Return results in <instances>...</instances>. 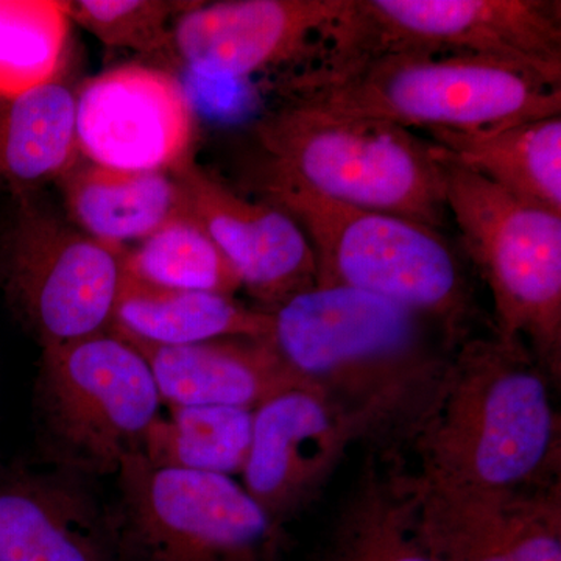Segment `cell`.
<instances>
[{"label": "cell", "instance_id": "obj_1", "mask_svg": "<svg viewBox=\"0 0 561 561\" xmlns=\"http://www.w3.org/2000/svg\"><path fill=\"white\" fill-rule=\"evenodd\" d=\"M268 313L287 370L383 451L408 445L457 348L420 313L350 287L313 286Z\"/></svg>", "mask_w": 561, "mask_h": 561}, {"label": "cell", "instance_id": "obj_2", "mask_svg": "<svg viewBox=\"0 0 561 561\" xmlns=\"http://www.w3.org/2000/svg\"><path fill=\"white\" fill-rule=\"evenodd\" d=\"M553 383L516 343L482 332L453 351L409 438L413 470L430 489L526 493L561 483Z\"/></svg>", "mask_w": 561, "mask_h": 561}, {"label": "cell", "instance_id": "obj_3", "mask_svg": "<svg viewBox=\"0 0 561 561\" xmlns=\"http://www.w3.org/2000/svg\"><path fill=\"white\" fill-rule=\"evenodd\" d=\"M280 105L408 130L479 133L561 116V84L474 55H379L305 62L279 83Z\"/></svg>", "mask_w": 561, "mask_h": 561}, {"label": "cell", "instance_id": "obj_4", "mask_svg": "<svg viewBox=\"0 0 561 561\" xmlns=\"http://www.w3.org/2000/svg\"><path fill=\"white\" fill-rule=\"evenodd\" d=\"M264 201L300 225L316 257L317 286L378 295L437 324L453 346L479 334L483 317L463 257L442 230L379 210L328 201L260 173Z\"/></svg>", "mask_w": 561, "mask_h": 561}, {"label": "cell", "instance_id": "obj_5", "mask_svg": "<svg viewBox=\"0 0 561 561\" xmlns=\"http://www.w3.org/2000/svg\"><path fill=\"white\" fill-rule=\"evenodd\" d=\"M260 173L328 201L443 230L448 221L437 146L390 122L335 119L279 105L256 124Z\"/></svg>", "mask_w": 561, "mask_h": 561}, {"label": "cell", "instance_id": "obj_6", "mask_svg": "<svg viewBox=\"0 0 561 561\" xmlns=\"http://www.w3.org/2000/svg\"><path fill=\"white\" fill-rule=\"evenodd\" d=\"M437 146V144H435ZM446 206L493 301L491 332L561 381V216L518 201L435 151Z\"/></svg>", "mask_w": 561, "mask_h": 561}, {"label": "cell", "instance_id": "obj_7", "mask_svg": "<svg viewBox=\"0 0 561 561\" xmlns=\"http://www.w3.org/2000/svg\"><path fill=\"white\" fill-rule=\"evenodd\" d=\"M153 373L113 330L41 348L33 397L41 461L83 478L116 476L160 419Z\"/></svg>", "mask_w": 561, "mask_h": 561}, {"label": "cell", "instance_id": "obj_8", "mask_svg": "<svg viewBox=\"0 0 561 561\" xmlns=\"http://www.w3.org/2000/svg\"><path fill=\"white\" fill-rule=\"evenodd\" d=\"M401 54L493 58L561 84V2L345 0L305 62Z\"/></svg>", "mask_w": 561, "mask_h": 561}, {"label": "cell", "instance_id": "obj_9", "mask_svg": "<svg viewBox=\"0 0 561 561\" xmlns=\"http://www.w3.org/2000/svg\"><path fill=\"white\" fill-rule=\"evenodd\" d=\"M110 508L117 561H276L283 526L228 476L122 461Z\"/></svg>", "mask_w": 561, "mask_h": 561}, {"label": "cell", "instance_id": "obj_10", "mask_svg": "<svg viewBox=\"0 0 561 561\" xmlns=\"http://www.w3.org/2000/svg\"><path fill=\"white\" fill-rule=\"evenodd\" d=\"M122 253L20 198L0 241V287L41 348L110 331Z\"/></svg>", "mask_w": 561, "mask_h": 561}, {"label": "cell", "instance_id": "obj_11", "mask_svg": "<svg viewBox=\"0 0 561 561\" xmlns=\"http://www.w3.org/2000/svg\"><path fill=\"white\" fill-rule=\"evenodd\" d=\"M195 139L190 92L169 70L117 66L77 90L79 153L92 164L176 173L194 162Z\"/></svg>", "mask_w": 561, "mask_h": 561}, {"label": "cell", "instance_id": "obj_12", "mask_svg": "<svg viewBox=\"0 0 561 561\" xmlns=\"http://www.w3.org/2000/svg\"><path fill=\"white\" fill-rule=\"evenodd\" d=\"M343 9L345 0L195 2L173 22L171 57L209 79L295 69Z\"/></svg>", "mask_w": 561, "mask_h": 561}, {"label": "cell", "instance_id": "obj_13", "mask_svg": "<svg viewBox=\"0 0 561 561\" xmlns=\"http://www.w3.org/2000/svg\"><path fill=\"white\" fill-rule=\"evenodd\" d=\"M360 427L312 389L275 394L253 412L243 489L284 526L319 493Z\"/></svg>", "mask_w": 561, "mask_h": 561}, {"label": "cell", "instance_id": "obj_14", "mask_svg": "<svg viewBox=\"0 0 561 561\" xmlns=\"http://www.w3.org/2000/svg\"><path fill=\"white\" fill-rule=\"evenodd\" d=\"M186 192L192 216L241 279L242 289L271 312L317 286L316 257L305 231L286 210L250 202L195 164L173 173Z\"/></svg>", "mask_w": 561, "mask_h": 561}, {"label": "cell", "instance_id": "obj_15", "mask_svg": "<svg viewBox=\"0 0 561 561\" xmlns=\"http://www.w3.org/2000/svg\"><path fill=\"white\" fill-rule=\"evenodd\" d=\"M87 479L46 461L0 468V561H117Z\"/></svg>", "mask_w": 561, "mask_h": 561}, {"label": "cell", "instance_id": "obj_16", "mask_svg": "<svg viewBox=\"0 0 561 561\" xmlns=\"http://www.w3.org/2000/svg\"><path fill=\"white\" fill-rule=\"evenodd\" d=\"M420 491L424 537L442 561H561V483L481 494L420 482Z\"/></svg>", "mask_w": 561, "mask_h": 561}, {"label": "cell", "instance_id": "obj_17", "mask_svg": "<svg viewBox=\"0 0 561 561\" xmlns=\"http://www.w3.org/2000/svg\"><path fill=\"white\" fill-rule=\"evenodd\" d=\"M127 342L142 354L161 400L171 408L254 411L275 394L305 387L265 337L217 339L183 346Z\"/></svg>", "mask_w": 561, "mask_h": 561}, {"label": "cell", "instance_id": "obj_18", "mask_svg": "<svg viewBox=\"0 0 561 561\" xmlns=\"http://www.w3.org/2000/svg\"><path fill=\"white\" fill-rule=\"evenodd\" d=\"M332 519L316 561H442L421 526V491L400 453L375 449Z\"/></svg>", "mask_w": 561, "mask_h": 561}, {"label": "cell", "instance_id": "obj_19", "mask_svg": "<svg viewBox=\"0 0 561 561\" xmlns=\"http://www.w3.org/2000/svg\"><path fill=\"white\" fill-rule=\"evenodd\" d=\"M58 184L70 224L114 250L130 249L190 213L173 173L117 171L80 158Z\"/></svg>", "mask_w": 561, "mask_h": 561}, {"label": "cell", "instance_id": "obj_20", "mask_svg": "<svg viewBox=\"0 0 561 561\" xmlns=\"http://www.w3.org/2000/svg\"><path fill=\"white\" fill-rule=\"evenodd\" d=\"M111 330L153 346L260 339L267 337L271 313L247 308L228 295L154 286L124 273Z\"/></svg>", "mask_w": 561, "mask_h": 561}, {"label": "cell", "instance_id": "obj_21", "mask_svg": "<svg viewBox=\"0 0 561 561\" xmlns=\"http://www.w3.org/2000/svg\"><path fill=\"white\" fill-rule=\"evenodd\" d=\"M77 90L68 70L0 101V186L20 198L60 181L80 160Z\"/></svg>", "mask_w": 561, "mask_h": 561}, {"label": "cell", "instance_id": "obj_22", "mask_svg": "<svg viewBox=\"0 0 561 561\" xmlns=\"http://www.w3.org/2000/svg\"><path fill=\"white\" fill-rule=\"evenodd\" d=\"M427 135L463 168L518 201L561 216V116L479 133Z\"/></svg>", "mask_w": 561, "mask_h": 561}, {"label": "cell", "instance_id": "obj_23", "mask_svg": "<svg viewBox=\"0 0 561 561\" xmlns=\"http://www.w3.org/2000/svg\"><path fill=\"white\" fill-rule=\"evenodd\" d=\"M253 412L239 408H171L151 424L142 454L153 467L242 474L249 457Z\"/></svg>", "mask_w": 561, "mask_h": 561}, {"label": "cell", "instance_id": "obj_24", "mask_svg": "<svg viewBox=\"0 0 561 561\" xmlns=\"http://www.w3.org/2000/svg\"><path fill=\"white\" fill-rule=\"evenodd\" d=\"M122 271L144 283L171 289L228 297L242 289L238 273L191 210L125 250Z\"/></svg>", "mask_w": 561, "mask_h": 561}, {"label": "cell", "instance_id": "obj_25", "mask_svg": "<svg viewBox=\"0 0 561 561\" xmlns=\"http://www.w3.org/2000/svg\"><path fill=\"white\" fill-rule=\"evenodd\" d=\"M70 31L65 0H0V101L66 72Z\"/></svg>", "mask_w": 561, "mask_h": 561}, {"label": "cell", "instance_id": "obj_26", "mask_svg": "<svg viewBox=\"0 0 561 561\" xmlns=\"http://www.w3.org/2000/svg\"><path fill=\"white\" fill-rule=\"evenodd\" d=\"M195 0H68L70 21L106 47L171 55L173 22Z\"/></svg>", "mask_w": 561, "mask_h": 561}]
</instances>
